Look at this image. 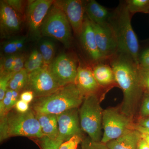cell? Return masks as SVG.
<instances>
[{
	"label": "cell",
	"mask_w": 149,
	"mask_h": 149,
	"mask_svg": "<svg viewBox=\"0 0 149 149\" xmlns=\"http://www.w3.org/2000/svg\"><path fill=\"white\" fill-rule=\"evenodd\" d=\"M108 61L113 70L116 84L123 93L120 110L133 119L143 91L139 65L129 56L119 52Z\"/></svg>",
	"instance_id": "6da1fadb"
},
{
	"label": "cell",
	"mask_w": 149,
	"mask_h": 149,
	"mask_svg": "<svg viewBox=\"0 0 149 149\" xmlns=\"http://www.w3.org/2000/svg\"><path fill=\"white\" fill-rule=\"evenodd\" d=\"M84 98L75 84L71 83L49 95L37 98L32 109L36 113L57 116L68 110L78 108Z\"/></svg>",
	"instance_id": "7a4b0ae2"
},
{
	"label": "cell",
	"mask_w": 149,
	"mask_h": 149,
	"mask_svg": "<svg viewBox=\"0 0 149 149\" xmlns=\"http://www.w3.org/2000/svg\"><path fill=\"white\" fill-rule=\"evenodd\" d=\"M131 19V15L125 2L113 13L109 23L116 37L118 52L129 56L139 65V44Z\"/></svg>",
	"instance_id": "3957f363"
},
{
	"label": "cell",
	"mask_w": 149,
	"mask_h": 149,
	"mask_svg": "<svg viewBox=\"0 0 149 149\" xmlns=\"http://www.w3.org/2000/svg\"><path fill=\"white\" fill-rule=\"evenodd\" d=\"M44 136L35 112L31 109L24 113L11 110L1 118V142L15 136L38 139Z\"/></svg>",
	"instance_id": "277c9868"
},
{
	"label": "cell",
	"mask_w": 149,
	"mask_h": 149,
	"mask_svg": "<svg viewBox=\"0 0 149 149\" xmlns=\"http://www.w3.org/2000/svg\"><path fill=\"white\" fill-rule=\"evenodd\" d=\"M79 109L80 126L83 131L93 141L100 142L102 139L103 112L97 94L85 97Z\"/></svg>",
	"instance_id": "5b68a950"
},
{
	"label": "cell",
	"mask_w": 149,
	"mask_h": 149,
	"mask_svg": "<svg viewBox=\"0 0 149 149\" xmlns=\"http://www.w3.org/2000/svg\"><path fill=\"white\" fill-rule=\"evenodd\" d=\"M72 29L65 15L54 2L43 21L41 35L58 40L68 47L72 41Z\"/></svg>",
	"instance_id": "8992f818"
},
{
	"label": "cell",
	"mask_w": 149,
	"mask_h": 149,
	"mask_svg": "<svg viewBox=\"0 0 149 149\" xmlns=\"http://www.w3.org/2000/svg\"><path fill=\"white\" fill-rule=\"evenodd\" d=\"M133 119L123 113L120 108H110L104 110L102 127L104 132L101 142L106 144L134 129Z\"/></svg>",
	"instance_id": "52a82bcc"
},
{
	"label": "cell",
	"mask_w": 149,
	"mask_h": 149,
	"mask_svg": "<svg viewBox=\"0 0 149 149\" xmlns=\"http://www.w3.org/2000/svg\"><path fill=\"white\" fill-rule=\"evenodd\" d=\"M61 88L51 74L49 67H42L28 73L26 88L32 91L36 97L49 95Z\"/></svg>",
	"instance_id": "ba28073f"
},
{
	"label": "cell",
	"mask_w": 149,
	"mask_h": 149,
	"mask_svg": "<svg viewBox=\"0 0 149 149\" xmlns=\"http://www.w3.org/2000/svg\"><path fill=\"white\" fill-rule=\"evenodd\" d=\"M78 67L74 58L64 54L57 57L48 66L53 77L61 87L74 83Z\"/></svg>",
	"instance_id": "9c48e42d"
},
{
	"label": "cell",
	"mask_w": 149,
	"mask_h": 149,
	"mask_svg": "<svg viewBox=\"0 0 149 149\" xmlns=\"http://www.w3.org/2000/svg\"><path fill=\"white\" fill-rule=\"evenodd\" d=\"M54 2L51 0H35L28 4L26 10L27 24L30 33L35 39L41 36L43 21Z\"/></svg>",
	"instance_id": "30bf717a"
},
{
	"label": "cell",
	"mask_w": 149,
	"mask_h": 149,
	"mask_svg": "<svg viewBox=\"0 0 149 149\" xmlns=\"http://www.w3.org/2000/svg\"><path fill=\"white\" fill-rule=\"evenodd\" d=\"M58 124V140L63 143L74 136L83 138V130L80 126L79 110L72 109L57 116Z\"/></svg>",
	"instance_id": "8fae6325"
},
{
	"label": "cell",
	"mask_w": 149,
	"mask_h": 149,
	"mask_svg": "<svg viewBox=\"0 0 149 149\" xmlns=\"http://www.w3.org/2000/svg\"><path fill=\"white\" fill-rule=\"evenodd\" d=\"M93 24L97 45L99 50L107 60L118 52L116 37L109 23Z\"/></svg>",
	"instance_id": "7c38bea8"
},
{
	"label": "cell",
	"mask_w": 149,
	"mask_h": 149,
	"mask_svg": "<svg viewBox=\"0 0 149 149\" xmlns=\"http://www.w3.org/2000/svg\"><path fill=\"white\" fill-rule=\"evenodd\" d=\"M54 3L63 12L75 35L80 37L84 24L85 6L80 0L54 1Z\"/></svg>",
	"instance_id": "4fadbf2b"
},
{
	"label": "cell",
	"mask_w": 149,
	"mask_h": 149,
	"mask_svg": "<svg viewBox=\"0 0 149 149\" xmlns=\"http://www.w3.org/2000/svg\"><path fill=\"white\" fill-rule=\"evenodd\" d=\"M80 37L83 48L94 63L107 60L99 50L93 24L87 16L85 17Z\"/></svg>",
	"instance_id": "5bb4252c"
},
{
	"label": "cell",
	"mask_w": 149,
	"mask_h": 149,
	"mask_svg": "<svg viewBox=\"0 0 149 149\" xmlns=\"http://www.w3.org/2000/svg\"><path fill=\"white\" fill-rule=\"evenodd\" d=\"M18 13L5 1H1L0 26L3 36L12 35L20 30L22 21Z\"/></svg>",
	"instance_id": "9a60e30c"
},
{
	"label": "cell",
	"mask_w": 149,
	"mask_h": 149,
	"mask_svg": "<svg viewBox=\"0 0 149 149\" xmlns=\"http://www.w3.org/2000/svg\"><path fill=\"white\" fill-rule=\"evenodd\" d=\"M74 84L84 97L93 94L98 95L103 89L101 87L93 75L92 68L79 65Z\"/></svg>",
	"instance_id": "2e32d148"
},
{
	"label": "cell",
	"mask_w": 149,
	"mask_h": 149,
	"mask_svg": "<svg viewBox=\"0 0 149 149\" xmlns=\"http://www.w3.org/2000/svg\"><path fill=\"white\" fill-rule=\"evenodd\" d=\"M105 61L95 63L92 68L96 80L103 89L117 85L113 70L109 63H107Z\"/></svg>",
	"instance_id": "e0dca14e"
},
{
	"label": "cell",
	"mask_w": 149,
	"mask_h": 149,
	"mask_svg": "<svg viewBox=\"0 0 149 149\" xmlns=\"http://www.w3.org/2000/svg\"><path fill=\"white\" fill-rule=\"evenodd\" d=\"M85 11L90 20L97 24L109 23L113 13L95 0L89 1L85 6Z\"/></svg>",
	"instance_id": "ac0fdd59"
},
{
	"label": "cell",
	"mask_w": 149,
	"mask_h": 149,
	"mask_svg": "<svg viewBox=\"0 0 149 149\" xmlns=\"http://www.w3.org/2000/svg\"><path fill=\"white\" fill-rule=\"evenodd\" d=\"M141 136L138 130L132 129L106 145L109 149H137Z\"/></svg>",
	"instance_id": "d6986e66"
},
{
	"label": "cell",
	"mask_w": 149,
	"mask_h": 149,
	"mask_svg": "<svg viewBox=\"0 0 149 149\" xmlns=\"http://www.w3.org/2000/svg\"><path fill=\"white\" fill-rule=\"evenodd\" d=\"M45 136L56 140L58 136L57 116L56 115L35 113Z\"/></svg>",
	"instance_id": "ffe728a7"
},
{
	"label": "cell",
	"mask_w": 149,
	"mask_h": 149,
	"mask_svg": "<svg viewBox=\"0 0 149 149\" xmlns=\"http://www.w3.org/2000/svg\"><path fill=\"white\" fill-rule=\"evenodd\" d=\"M19 92L8 89L3 99L0 101V117L2 118L15 107L18 100Z\"/></svg>",
	"instance_id": "44dd1931"
},
{
	"label": "cell",
	"mask_w": 149,
	"mask_h": 149,
	"mask_svg": "<svg viewBox=\"0 0 149 149\" xmlns=\"http://www.w3.org/2000/svg\"><path fill=\"white\" fill-rule=\"evenodd\" d=\"M28 72L24 68L13 74L9 83L8 89L19 92L26 88L28 80Z\"/></svg>",
	"instance_id": "7402d4cb"
},
{
	"label": "cell",
	"mask_w": 149,
	"mask_h": 149,
	"mask_svg": "<svg viewBox=\"0 0 149 149\" xmlns=\"http://www.w3.org/2000/svg\"><path fill=\"white\" fill-rule=\"evenodd\" d=\"M40 52L42 56L44 65L49 66L54 60L55 47L54 43L49 40H44L40 43Z\"/></svg>",
	"instance_id": "603a6c76"
},
{
	"label": "cell",
	"mask_w": 149,
	"mask_h": 149,
	"mask_svg": "<svg viewBox=\"0 0 149 149\" xmlns=\"http://www.w3.org/2000/svg\"><path fill=\"white\" fill-rule=\"evenodd\" d=\"M26 38L24 37H18L6 42L3 46V51L5 54L10 55L16 54L24 49Z\"/></svg>",
	"instance_id": "cb8c5ba5"
},
{
	"label": "cell",
	"mask_w": 149,
	"mask_h": 149,
	"mask_svg": "<svg viewBox=\"0 0 149 149\" xmlns=\"http://www.w3.org/2000/svg\"><path fill=\"white\" fill-rule=\"evenodd\" d=\"M44 65L42 56L40 51L34 49L26 61L24 68L28 73L39 69Z\"/></svg>",
	"instance_id": "d4e9b609"
},
{
	"label": "cell",
	"mask_w": 149,
	"mask_h": 149,
	"mask_svg": "<svg viewBox=\"0 0 149 149\" xmlns=\"http://www.w3.org/2000/svg\"><path fill=\"white\" fill-rule=\"evenodd\" d=\"M125 2L131 15L137 13H149V0H127Z\"/></svg>",
	"instance_id": "484cf974"
},
{
	"label": "cell",
	"mask_w": 149,
	"mask_h": 149,
	"mask_svg": "<svg viewBox=\"0 0 149 149\" xmlns=\"http://www.w3.org/2000/svg\"><path fill=\"white\" fill-rule=\"evenodd\" d=\"M37 145L41 149H59L63 142L58 139L54 140L44 136L37 139Z\"/></svg>",
	"instance_id": "4316f807"
},
{
	"label": "cell",
	"mask_w": 149,
	"mask_h": 149,
	"mask_svg": "<svg viewBox=\"0 0 149 149\" xmlns=\"http://www.w3.org/2000/svg\"><path fill=\"white\" fill-rule=\"evenodd\" d=\"M13 73H2L1 74L0 77V101L4 97L6 92L8 89L9 83L11 78L13 76Z\"/></svg>",
	"instance_id": "83f0119b"
},
{
	"label": "cell",
	"mask_w": 149,
	"mask_h": 149,
	"mask_svg": "<svg viewBox=\"0 0 149 149\" xmlns=\"http://www.w3.org/2000/svg\"><path fill=\"white\" fill-rule=\"evenodd\" d=\"M16 54L8 55L1 62V74L11 72L14 65Z\"/></svg>",
	"instance_id": "f1b7e54d"
},
{
	"label": "cell",
	"mask_w": 149,
	"mask_h": 149,
	"mask_svg": "<svg viewBox=\"0 0 149 149\" xmlns=\"http://www.w3.org/2000/svg\"><path fill=\"white\" fill-rule=\"evenodd\" d=\"M81 145V149H109L106 144L93 141L90 138L83 139Z\"/></svg>",
	"instance_id": "f546056e"
},
{
	"label": "cell",
	"mask_w": 149,
	"mask_h": 149,
	"mask_svg": "<svg viewBox=\"0 0 149 149\" xmlns=\"http://www.w3.org/2000/svg\"><path fill=\"white\" fill-rule=\"evenodd\" d=\"M139 77L143 91L149 94V69L139 66Z\"/></svg>",
	"instance_id": "4dcf8cb0"
},
{
	"label": "cell",
	"mask_w": 149,
	"mask_h": 149,
	"mask_svg": "<svg viewBox=\"0 0 149 149\" xmlns=\"http://www.w3.org/2000/svg\"><path fill=\"white\" fill-rule=\"evenodd\" d=\"M83 138L74 136L68 141L63 142L59 149H77L79 144L83 141Z\"/></svg>",
	"instance_id": "1f68e13d"
},
{
	"label": "cell",
	"mask_w": 149,
	"mask_h": 149,
	"mask_svg": "<svg viewBox=\"0 0 149 149\" xmlns=\"http://www.w3.org/2000/svg\"><path fill=\"white\" fill-rule=\"evenodd\" d=\"M25 61L26 60L24 55L16 54V57L15 60L14 65L11 72L13 74H15L24 69Z\"/></svg>",
	"instance_id": "d6a6232c"
},
{
	"label": "cell",
	"mask_w": 149,
	"mask_h": 149,
	"mask_svg": "<svg viewBox=\"0 0 149 149\" xmlns=\"http://www.w3.org/2000/svg\"><path fill=\"white\" fill-rule=\"evenodd\" d=\"M139 66L149 69V48L144 50L139 57Z\"/></svg>",
	"instance_id": "836d02e7"
},
{
	"label": "cell",
	"mask_w": 149,
	"mask_h": 149,
	"mask_svg": "<svg viewBox=\"0 0 149 149\" xmlns=\"http://www.w3.org/2000/svg\"><path fill=\"white\" fill-rule=\"evenodd\" d=\"M5 2L17 13L22 14L24 12V4L20 0H6Z\"/></svg>",
	"instance_id": "e575fe53"
},
{
	"label": "cell",
	"mask_w": 149,
	"mask_h": 149,
	"mask_svg": "<svg viewBox=\"0 0 149 149\" xmlns=\"http://www.w3.org/2000/svg\"><path fill=\"white\" fill-rule=\"evenodd\" d=\"M140 114L142 118L149 116V96H146L143 100L140 109Z\"/></svg>",
	"instance_id": "d590c367"
},
{
	"label": "cell",
	"mask_w": 149,
	"mask_h": 149,
	"mask_svg": "<svg viewBox=\"0 0 149 149\" xmlns=\"http://www.w3.org/2000/svg\"><path fill=\"white\" fill-rule=\"evenodd\" d=\"M15 108L17 111L21 113L26 112L30 109L29 104L23 101L20 99H19L17 102Z\"/></svg>",
	"instance_id": "8d00e7d4"
},
{
	"label": "cell",
	"mask_w": 149,
	"mask_h": 149,
	"mask_svg": "<svg viewBox=\"0 0 149 149\" xmlns=\"http://www.w3.org/2000/svg\"><path fill=\"white\" fill-rule=\"evenodd\" d=\"M34 97L35 96L33 92L27 90V91L22 92L20 94L19 99L29 104L33 101Z\"/></svg>",
	"instance_id": "74e56055"
},
{
	"label": "cell",
	"mask_w": 149,
	"mask_h": 149,
	"mask_svg": "<svg viewBox=\"0 0 149 149\" xmlns=\"http://www.w3.org/2000/svg\"><path fill=\"white\" fill-rule=\"evenodd\" d=\"M137 125L146 129H149V117L142 118L139 119Z\"/></svg>",
	"instance_id": "f35d334b"
},
{
	"label": "cell",
	"mask_w": 149,
	"mask_h": 149,
	"mask_svg": "<svg viewBox=\"0 0 149 149\" xmlns=\"http://www.w3.org/2000/svg\"><path fill=\"white\" fill-rule=\"evenodd\" d=\"M137 149H149V146L146 142L141 138L138 144Z\"/></svg>",
	"instance_id": "ab89813d"
},
{
	"label": "cell",
	"mask_w": 149,
	"mask_h": 149,
	"mask_svg": "<svg viewBox=\"0 0 149 149\" xmlns=\"http://www.w3.org/2000/svg\"><path fill=\"white\" fill-rule=\"evenodd\" d=\"M134 129L138 130L140 133H143V134H147L149 135V129H146L141 127L139 125L135 124L134 126Z\"/></svg>",
	"instance_id": "60d3db41"
},
{
	"label": "cell",
	"mask_w": 149,
	"mask_h": 149,
	"mask_svg": "<svg viewBox=\"0 0 149 149\" xmlns=\"http://www.w3.org/2000/svg\"><path fill=\"white\" fill-rule=\"evenodd\" d=\"M141 138L143 139L146 142L149 146V135L146 134H143V133H141Z\"/></svg>",
	"instance_id": "b9f144b4"
}]
</instances>
